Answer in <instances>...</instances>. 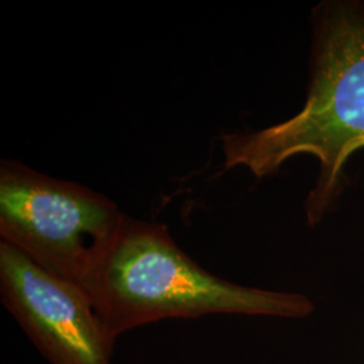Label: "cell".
<instances>
[{"label":"cell","mask_w":364,"mask_h":364,"mask_svg":"<svg viewBox=\"0 0 364 364\" xmlns=\"http://www.w3.org/2000/svg\"><path fill=\"white\" fill-rule=\"evenodd\" d=\"M84 290L115 340L165 320L210 314L301 320L314 311L304 294L243 287L209 273L165 224L127 215Z\"/></svg>","instance_id":"obj_2"},{"label":"cell","mask_w":364,"mask_h":364,"mask_svg":"<svg viewBox=\"0 0 364 364\" xmlns=\"http://www.w3.org/2000/svg\"><path fill=\"white\" fill-rule=\"evenodd\" d=\"M0 299L50 364H114L117 340L82 287L0 242Z\"/></svg>","instance_id":"obj_4"},{"label":"cell","mask_w":364,"mask_h":364,"mask_svg":"<svg viewBox=\"0 0 364 364\" xmlns=\"http://www.w3.org/2000/svg\"><path fill=\"white\" fill-rule=\"evenodd\" d=\"M124 216L91 188L0 161V242L82 289Z\"/></svg>","instance_id":"obj_3"},{"label":"cell","mask_w":364,"mask_h":364,"mask_svg":"<svg viewBox=\"0 0 364 364\" xmlns=\"http://www.w3.org/2000/svg\"><path fill=\"white\" fill-rule=\"evenodd\" d=\"M311 25L308 90L299 112L264 129L224 134L220 141L224 168H243L257 178L296 156L314 158L318 173L304 213L316 227L348 185V161L364 150V3L321 1Z\"/></svg>","instance_id":"obj_1"}]
</instances>
